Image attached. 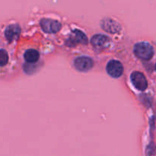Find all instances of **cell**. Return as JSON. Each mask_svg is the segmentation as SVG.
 Wrapping results in <instances>:
<instances>
[{
	"label": "cell",
	"instance_id": "7a4b0ae2",
	"mask_svg": "<svg viewBox=\"0 0 156 156\" xmlns=\"http://www.w3.org/2000/svg\"><path fill=\"white\" fill-rule=\"evenodd\" d=\"M87 44H88V37L83 32L78 29L73 30L68 39L66 40V45L70 47H76L78 44L86 45Z\"/></svg>",
	"mask_w": 156,
	"mask_h": 156
},
{
	"label": "cell",
	"instance_id": "277c9868",
	"mask_svg": "<svg viewBox=\"0 0 156 156\" xmlns=\"http://www.w3.org/2000/svg\"><path fill=\"white\" fill-rule=\"evenodd\" d=\"M131 82L139 91H145L148 88V81L146 76L142 73L135 71L130 76Z\"/></svg>",
	"mask_w": 156,
	"mask_h": 156
},
{
	"label": "cell",
	"instance_id": "6da1fadb",
	"mask_svg": "<svg viewBox=\"0 0 156 156\" xmlns=\"http://www.w3.org/2000/svg\"><path fill=\"white\" fill-rule=\"evenodd\" d=\"M133 52L139 59L143 60H149L155 54L153 47L148 42L137 43L134 46Z\"/></svg>",
	"mask_w": 156,
	"mask_h": 156
},
{
	"label": "cell",
	"instance_id": "7c38bea8",
	"mask_svg": "<svg viewBox=\"0 0 156 156\" xmlns=\"http://www.w3.org/2000/svg\"><path fill=\"white\" fill-rule=\"evenodd\" d=\"M155 69H156V65H155Z\"/></svg>",
	"mask_w": 156,
	"mask_h": 156
},
{
	"label": "cell",
	"instance_id": "9c48e42d",
	"mask_svg": "<svg viewBox=\"0 0 156 156\" xmlns=\"http://www.w3.org/2000/svg\"><path fill=\"white\" fill-rule=\"evenodd\" d=\"M102 28L108 33L116 34L120 30V26L117 21L110 18H106L101 23Z\"/></svg>",
	"mask_w": 156,
	"mask_h": 156
},
{
	"label": "cell",
	"instance_id": "30bf717a",
	"mask_svg": "<svg viewBox=\"0 0 156 156\" xmlns=\"http://www.w3.org/2000/svg\"><path fill=\"white\" fill-rule=\"evenodd\" d=\"M24 59L28 63H34L37 62L40 58V53L37 50L34 49H29L27 50L24 55Z\"/></svg>",
	"mask_w": 156,
	"mask_h": 156
},
{
	"label": "cell",
	"instance_id": "3957f363",
	"mask_svg": "<svg viewBox=\"0 0 156 156\" xmlns=\"http://www.w3.org/2000/svg\"><path fill=\"white\" fill-rule=\"evenodd\" d=\"M41 29L45 33L47 34H56L60 30L62 24L56 20L51 18H43L40 22Z\"/></svg>",
	"mask_w": 156,
	"mask_h": 156
},
{
	"label": "cell",
	"instance_id": "ba28073f",
	"mask_svg": "<svg viewBox=\"0 0 156 156\" xmlns=\"http://www.w3.org/2000/svg\"><path fill=\"white\" fill-rule=\"evenodd\" d=\"M20 34H21V27L17 24H10L6 27L5 30V37L9 42L18 39Z\"/></svg>",
	"mask_w": 156,
	"mask_h": 156
},
{
	"label": "cell",
	"instance_id": "5b68a950",
	"mask_svg": "<svg viewBox=\"0 0 156 156\" xmlns=\"http://www.w3.org/2000/svg\"><path fill=\"white\" fill-rule=\"evenodd\" d=\"M106 70L111 77L117 79L123 75V66L120 61L112 59L107 64Z\"/></svg>",
	"mask_w": 156,
	"mask_h": 156
},
{
	"label": "cell",
	"instance_id": "52a82bcc",
	"mask_svg": "<svg viewBox=\"0 0 156 156\" xmlns=\"http://www.w3.org/2000/svg\"><path fill=\"white\" fill-rule=\"evenodd\" d=\"M91 43L94 48L102 50L109 47L111 39L106 35L95 34L91 37Z\"/></svg>",
	"mask_w": 156,
	"mask_h": 156
},
{
	"label": "cell",
	"instance_id": "8fae6325",
	"mask_svg": "<svg viewBox=\"0 0 156 156\" xmlns=\"http://www.w3.org/2000/svg\"><path fill=\"white\" fill-rule=\"evenodd\" d=\"M0 58H1L0 59V65H1V66H4L8 63L9 56H8L7 52L3 49H2L1 51H0Z\"/></svg>",
	"mask_w": 156,
	"mask_h": 156
},
{
	"label": "cell",
	"instance_id": "8992f818",
	"mask_svg": "<svg viewBox=\"0 0 156 156\" xmlns=\"http://www.w3.org/2000/svg\"><path fill=\"white\" fill-rule=\"evenodd\" d=\"M94 66V61L88 56H80L75 59L74 66L80 72H88Z\"/></svg>",
	"mask_w": 156,
	"mask_h": 156
}]
</instances>
